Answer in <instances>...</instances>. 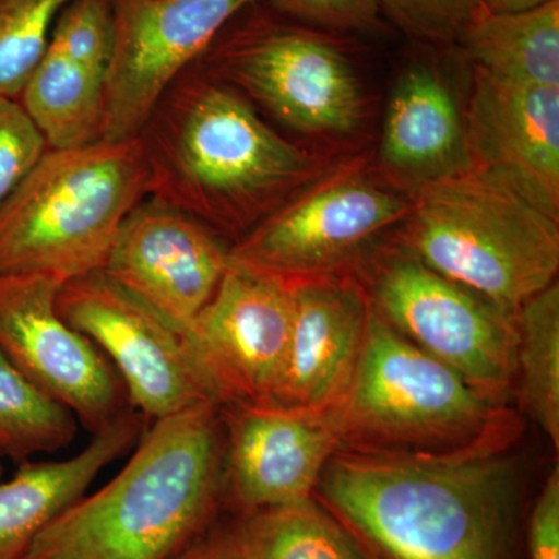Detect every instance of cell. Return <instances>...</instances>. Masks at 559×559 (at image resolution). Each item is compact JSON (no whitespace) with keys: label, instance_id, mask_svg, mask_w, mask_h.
<instances>
[{"label":"cell","instance_id":"cell-1","mask_svg":"<svg viewBox=\"0 0 559 559\" xmlns=\"http://www.w3.org/2000/svg\"><path fill=\"white\" fill-rule=\"evenodd\" d=\"M318 485L370 559H509L516 473L491 444L334 451Z\"/></svg>","mask_w":559,"mask_h":559},{"label":"cell","instance_id":"cell-2","mask_svg":"<svg viewBox=\"0 0 559 559\" xmlns=\"http://www.w3.org/2000/svg\"><path fill=\"white\" fill-rule=\"evenodd\" d=\"M148 197L240 240L314 171L245 95L200 64L183 72L138 135Z\"/></svg>","mask_w":559,"mask_h":559},{"label":"cell","instance_id":"cell-3","mask_svg":"<svg viewBox=\"0 0 559 559\" xmlns=\"http://www.w3.org/2000/svg\"><path fill=\"white\" fill-rule=\"evenodd\" d=\"M223 468L219 406L154 419L119 474L51 522L24 559H178L215 528Z\"/></svg>","mask_w":559,"mask_h":559},{"label":"cell","instance_id":"cell-4","mask_svg":"<svg viewBox=\"0 0 559 559\" xmlns=\"http://www.w3.org/2000/svg\"><path fill=\"white\" fill-rule=\"evenodd\" d=\"M406 241L430 270L511 316L559 270V221L476 165L417 190Z\"/></svg>","mask_w":559,"mask_h":559},{"label":"cell","instance_id":"cell-5","mask_svg":"<svg viewBox=\"0 0 559 559\" xmlns=\"http://www.w3.org/2000/svg\"><path fill=\"white\" fill-rule=\"evenodd\" d=\"M148 197L139 139L47 150L0 205V275L62 283L100 271L120 224Z\"/></svg>","mask_w":559,"mask_h":559},{"label":"cell","instance_id":"cell-6","mask_svg":"<svg viewBox=\"0 0 559 559\" xmlns=\"http://www.w3.org/2000/svg\"><path fill=\"white\" fill-rule=\"evenodd\" d=\"M491 411V396L407 341L370 305L358 364L325 415L340 444L432 451L479 440Z\"/></svg>","mask_w":559,"mask_h":559},{"label":"cell","instance_id":"cell-7","mask_svg":"<svg viewBox=\"0 0 559 559\" xmlns=\"http://www.w3.org/2000/svg\"><path fill=\"white\" fill-rule=\"evenodd\" d=\"M286 127L347 134L364 117L358 73L336 40L257 14L227 25L198 61Z\"/></svg>","mask_w":559,"mask_h":559},{"label":"cell","instance_id":"cell-8","mask_svg":"<svg viewBox=\"0 0 559 559\" xmlns=\"http://www.w3.org/2000/svg\"><path fill=\"white\" fill-rule=\"evenodd\" d=\"M369 299L392 329L488 396L516 373L514 316L412 253L389 257L378 267Z\"/></svg>","mask_w":559,"mask_h":559},{"label":"cell","instance_id":"cell-9","mask_svg":"<svg viewBox=\"0 0 559 559\" xmlns=\"http://www.w3.org/2000/svg\"><path fill=\"white\" fill-rule=\"evenodd\" d=\"M411 209L358 168L340 171L293 194L230 246V263L286 282L337 274Z\"/></svg>","mask_w":559,"mask_h":559},{"label":"cell","instance_id":"cell-10","mask_svg":"<svg viewBox=\"0 0 559 559\" xmlns=\"http://www.w3.org/2000/svg\"><path fill=\"white\" fill-rule=\"evenodd\" d=\"M57 311L97 345L123 382L131 407L143 418L154 421L213 403L182 333L105 271L62 283Z\"/></svg>","mask_w":559,"mask_h":559},{"label":"cell","instance_id":"cell-11","mask_svg":"<svg viewBox=\"0 0 559 559\" xmlns=\"http://www.w3.org/2000/svg\"><path fill=\"white\" fill-rule=\"evenodd\" d=\"M259 0H112L103 140L135 139L171 84Z\"/></svg>","mask_w":559,"mask_h":559},{"label":"cell","instance_id":"cell-12","mask_svg":"<svg viewBox=\"0 0 559 559\" xmlns=\"http://www.w3.org/2000/svg\"><path fill=\"white\" fill-rule=\"evenodd\" d=\"M290 320L289 282L229 264L215 296L182 333L216 406L272 403L288 355Z\"/></svg>","mask_w":559,"mask_h":559},{"label":"cell","instance_id":"cell-13","mask_svg":"<svg viewBox=\"0 0 559 559\" xmlns=\"http://www.w3.org/2000/svg\"><path fill=\"white\" fill-rule=\"evenodd\" d=\"M60 286L46 275H0V352L94 433L131 404L106 356L57 311Z\"/></svg>","mask_w":559,"mask_h":559},{"label":"cell","instance_id":"cell-14","mask_svg":"<svg viewBox=\"0 0 559 559\" xmlns=\"http://www.w3.org/2000/svg\"><path fill=\"white\" fill-rule=\"evenodd\" d=\"M229 264L230 246L216 231L146 197L120 224L103 271L183 333Z\"/></svg>","mask_w":559,"mask_h":559},{"label":"cell","instance_id":"cell-15","mask_svg":"<svg viewBox=\"0 0 559 559\" xmlns=\"http://www.w3.org/2000/svg\"><path fill=\"white\" fill-rule=\"evenodd\" d=\"M219 411L224 503L248 514L312 498L340 447L323 412L275 404H229Z\"/></svg>","mask_w":559,"mask_h":559},{"label":"cell","instance_id":"cell-16","mask_svg":"<svg viewBox=\"0 0 559 559\" xmlns=\"http://www.w3.org/2000/svg\"><path fill=\"white\" fill-rule=\"evenodd\" d=\"M465 131L473 165L559 221V87L506 83L476 70Z\"/></svg>","mask_w":559,"mask_h":559},{"label":"cell","instance_id":"cell-17","mask_svg":"<svg viewBox=\"0 0 559 559\" xmlns=\"http://www.w3.org/2000/svg\"><path fill=\"white\" fill-rule=\"evenodd\" d=\"M289 286L288 355L271 404L325 414L358 364L370 299L355 280L340 274L289 280Z\"/></svg>","mask_w":559,"mask_h":559},{"label":"cell","instance_id":"cell-18","mask_svg":"<svg viewBox=\"0 0 559 559\" xmlns=\"http://www.w3.org/2000/svg\"><path fill=\"white\" fill-rule=\"evenodd\" d=\"M143 415L127 411L83 451L66 460H27L0 481V559H24L33 540L69 507L86 496L106 466L127 454L142 436Z\"/></svg>","mask_w":559,"mask_h":559},{"label":"cell","instance_id":"cell-19","mask_svg":"<svg viewBox=\"0 0 559 559\" xmlns=\"http://www.w3.org/2000/svg\"><path fill=\"white\" fill-rule=\"evenodd\" d=\"M381 162L390 175L417 190L473 167L457 102L428 64L411 66L393 87Z\"/></svg>","mask_w":559,"mask_h":559},{"label":"cell","instance_id":"cell-20","mask_svg":"<svg viewBox=\"0 0 559 559\" xmlns=\"http://www.w3.org/2000/svg\"><path fill=\"white\" fill-rule=\"evenodd\" d=\"M459 40L476 70L492 79L559 87V0L520 14L480 11Z\"/></svg>","mask_w":559,"mask_h":559},{"label":"cell","instance_id":"cell-21","mask_svg":"<svg viewBox=\"0 0 559 559\" xmlns=\"http://www.w3.org/2000/svg\"><path fill=\"white\" fill-rule=\"evenodd\" d=\"M106 76L47 47L20 102L50 150L80 148L103 139Z\"/></svg>","mask_w":559,"mask_h":559},{"label":"cell","instance_id":"cell-22","mask_svg":"<svg viewBox=\"0 0 559 559\" xmlns=\"http://www.w3.org/2000/svg\"><path fill=\"white\" fill-rule=\"evenodd\" d=\"M224 530L245 559H370L345 525L312 498L238 514Z\"/></svg>","mask_w":559,"mask_h":559},{"label":"cell","instance_id":"cell-23","mask_svg":"<svg viewBox=\"0 0 559 559\" xmlns=\"http://www.w3.org/2000/svg\"><path fill=\"white\" fill-rule=\"evenodd\" d=\"M521 396L559 448V286L551 283L514 314Z\"/></svg>","mask_w":559,"mask_h":559},{"label":"cell","instance_id":"cell-24","mask_svg":"<svg viewBox=\"0 0 559 559\" xmlns=\"http://www.w3.org/2000/svg\"><path fill=\"white\" fill-rule=\"evenodd\" d=\"M79 419L0 352V455L22 463L68 448Z\"/></svg>","mask_w":559,"mask_h":559},{"label":"cell","instance_id":"cell-25","mask_svg":"<svg viewBox=\"0 0 559 559\" xmlns=\"http://www.w3.org/2000/svg\"><path fill=\"white\" fill-rule=\"evenodd\" d=\"M69 0H0V97L20 98Z\"/></svg>","mask_w":559,"mask_h":559},{"label":"cell","instance_id":"cell-26","mask_svg":"<svg viewBox=\"0 0 559 559\" xmlns=\"http://www.w3.org/2000/svg\"><path fill=\"white\" fill-rule=\"evenodd\" d=\"M112 40V0H69L55 21L49 47L108 76Z\"/></svg>","mask_w":559,"mask_h":559},{"label":"cell","instance_id":"cell-27","mask_svg":"<svg viewBox=\"0 0 559 559\" xmlns=\"http://www.w3.org/2000/svg\"><path fill=\"white\" fill-rule=\"evenodd\" d=\"M49 143L20 98L0 97V205L24 182Z\"/></svg>","mask_w":559,"mask_h":559},{"label":"cell","instance_id":"cell-28","mask_svg":"<svg viewBox=\"0 0 559 559\" xmlns=\"http://www.w3.org/2000/svg\"><path fill=\"white\" fill-rule=\"evenodd\" d=\"M404 31L432 43L459 39L484 11L480 0H380Z\"/></svg>","mask_w":559,"mask_h":559},{"label":"cell","instance_id":"cell-29","mask_svg":"<svg viewBox=\"0 0 559 559\" xmlns=\"http://www.w3.org/2000/svg\"><path fill=\"white\" fill-rule=\"evenodd\" d=\"M286 16L333 31H369L380 24V0H270Z\"/></svg>","mask_w":559,"mask_h":559},{"label":"cell","instance_id":"cell-30","mask_svg":"<svg viewBox=\"0 0 559 559\" xmlns=\"http://www.w3.org/2000/svg\"><path fill=\"white\" fill-rule=\"evenodd\" d=\"M532 559H559V469L551 471L533 507L528 525Z\"/></svg>","mask_w":559,"mask_h":559},{"label":"cell","instance_id":"cell-31","mask_svg":"<svg viewBox=\"0 0 559 559\" xmlns=\"http://www.w3.org/2000/svg\"><path fill=\"white\" fill-rule=\"evenodd\" d=\"M178 559H245L231 546L226 530L213 528Z\"/></svg>","mask_w":559,"mask_h":559},{"label":"cell","instance_id":"cell-32","mask_svg":"<svg viewBox=\"0 0 559 559\" xmlns=\"http://www.w3.org/2000/svg\"><path fill=\"white\" fill-rule=\"evenodd\" d=\"M481 7L492 14H520L547 5L551 0H480Z\"/></svg>","mask_w":559,"mask_h":559},{"label":"cell","instance_id":"cell-33","mask_svg":"<svg viewBox=\"0 0 559 559\" xmlns=\"http://www.w3.org/2000/svg\"><path fill=\"white\" fill-rule=\"evenodd\" d=\"M2 455H0V476H2L3 473V465H2Z\"/></svg>","mask_w":559,"mask_h":559}]
</instances>
